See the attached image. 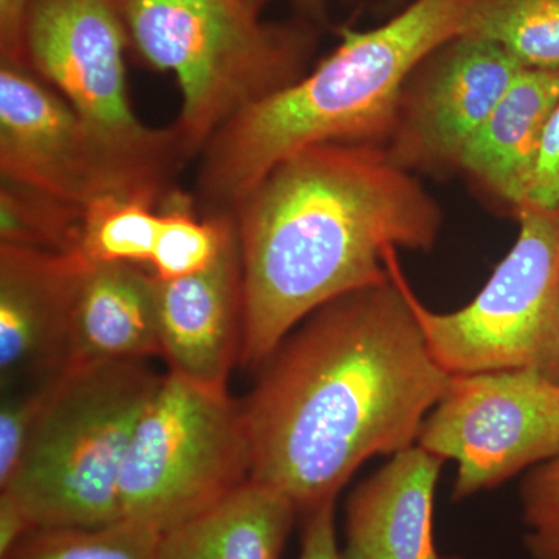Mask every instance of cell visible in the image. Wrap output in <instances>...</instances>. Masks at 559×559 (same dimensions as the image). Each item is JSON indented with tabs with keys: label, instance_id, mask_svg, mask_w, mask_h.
<instances>
[{
	"label": "cell",
	"instance_id": "1",
	"mask_svg": "<svg viewBox=\"0 0 559 559\" xmlns=\"http://www.w3.org/2000/svg\"><path fill=\"white\" fill-rule=\"evenodd\" d=\"M330 301L290 331L242 403L252 468L310 513L366 460L417 444L451 374L437 362L399 280Z\"/></svg>",
	"mask_w": 559,
	"mask_h": 559
},
{
	"label": "cell",
	"instance_id": "2",
	"mask_svg": "<svg viewBox=\"0 0 559 559\" xmlns=\"http://www.w3.org/2000/svg\"><path fill=\"white\" fill-rule=\"evenodd\" d=\"M245 323L240 366L259 371L319 308L390 280V249L429 250L436 200L378 145L326 143L278 164L234 210Z\"/></svg>",
	"mask_w": 559,
	"mask_h": 559
},
{
	"label": "cell",
	"instance_id": "3",
	"mask_svg": "<svg viewBox=\"0 0 559 559\" xmlns=\"http://www.w3.org/2000/svg\"><path fill=\"white\" fill-rule=\"evenodd\" d=\"M471 2L414 0L380 27L342 28L340 46L318 68L241 110L210 139L202 150V198L235 210L300 151L389 140L412 73L463 35Z\"/></svg>",
	"mask_w": 559,
	"mask_h": 559
},
{
	"label": "cell",
	"instance_id": "4",
	"mask_svg": "<svg viewBox=\"0 0 559 559\" xmlns=\"http://www.w3.org/2000/svg\"><path fill=\"white\" fill-rule=\"evenodd\" d=\"M130 39L178 80L175 124L183 156L202 151L253 103L301 79L312 50L305 27L261 20L252 0H119Z\"/></svg>",
	"mask_w": 559,
	"mask_h": 559
},
{
	"label": "cell",
	"instance_id": "5",
	"mask_svg": "<svg viewBox=\"0 0 559 559\" xmlns=\"http://www.w3.org/2000/svg\"><path fill=\"white\" fill-rule=\"evenodd\" d=\"M162 380L148 360L70 367L20 468L0 491L20 503L35 530L94 528L121 520V468Z\"/></svg>",
	"mask_w": 559,
	"mask_h": 559
},
{
	"label": "cell",
	"instance_id": "6",
	"mask_svg": "<svg viewBox=\"0 0 559 559\" xmlns=\"http://www.w3.org/2000/svg\"><path fill=\"white\" fill-rule=\"evenodd\" d=\"M520 235L469 305L433 312L419 301L390 249L399 280L430 353L450 374L530 370L559 384V209L525 204Z\"/></svg>",
	"mask_w": 559,
	"mask_h": 559
},
{
	"label": "cell",
	"instance_id": "7",
	"mask_svg": "<svg viewBox=\"0 0 559 559\" xmlns=\"http://www.w3.org/2000/svg\"><path fill=\"white\" fill-rule=\"evenodd\" d=\"M245 407L227 390L164 374L140 415L119 481L121 518L162 535L250 479Z\"/></svg>",
	"mask_w": 559,
	"mask_h": 559
},
{
	"label": "cell",
	"instance_id": "8",
	"mask_svg": "<svg viewBox=\"0 0 559 559\" xmlns=\"http://www.w3.org/2000/svg\"><path fill=\"white\" fill-rule=\"evenodd\" d=\"M130 33L119 0H35L25 25L28 69L123 159L167 178L180 156L175 128L142 124L127 91Z\"/></svg>",
	"mask_w": 559,
	"mask_h": 559
},
{
	"label": "cell",
	"instance_id": "9",
	"mask_svg": "<svg viewBox=\"0 0 559 559\" xmlns=\"http://www.w3.org/2000/svg\"><path fill=\"white\" fill-rule=\"evenodd\" d=\"M418 447L457 463L452 498L499 487L559 452V384L530 370L451 374Z\"/></svg>",
	"mask_w": 559,
	"mask_h": 559
},
{
	"label": "cell",
	"instance_id": "10",
	"mask_svg": "<svg viewBox=\"0 0 559 559\" xmlns=\"http://www.w3.org/2000/svg\"><path fill=\"white\" fill-rule=\"evenodd\" d=\"M0 176L86 207L110 194H165L164 176L114 153L33 70L0 68Z\"/></svg>",
	"mask_w": 559,
	"mask_h": 559
},
{
	"label": "cell",
	"instance_id": "11",
	"mask_svg": "<svg viewBox=\"0 0 559 559\" xmlns=\"http://www.w3.org/2000/svg\"><path fill=\"white\" fill-rule=\"evenodd\" d=\"M527 66L476 36H459L412 73L389 159L404 170L459 164L463 150Z\"/></svg>",
	"mask_w": 559,
	"mask_h": 559
},
{
	"label": "cell",
	"instance_id": "12",
	"mask_svg": "<svg viewBox=\"0 0 559 559\" xmlns=\"http://www.w3.org/2000/svg\"><path fill=\"white\" fill-rule=\"evenodd\" d=\"M91 264L76 249L0 245L2 392L69 369L73 310Z\"/></svg>",
	"mask_w": 559,
	"mask_h": 559
},
{
	"label": "cell",
	"instance_id": "13",
	"mask_svg": "<svg viewBox=\"0 0 559 559\" xmlns=\"http://www.w3.org/2000/svg\"><path fill=\"white\" fill-rule=\"evenodd\" d=\"M156 285L162 359L168 371L227 390L230 371L240 364L245 323L237 223L207 270L167 282L156 278Z\"/></svg>",
	"mask_w": 559,
	"mask_h": 559
},
{
	"label": "cell",
	"instance_id": "14",
	"mask_svg": "<svg viewBox=\"0 0 559 559\" xmlns=\"http://www.w3.org/2000/svg\"><path fill=\"white\" fill-rule=\"evenodd\" d=\"M443 463L414 444L364 480L348 499L342 559H444L433 540Z\"/></svg>",
	"mask_w": 559,
	"mask_h": 559
},
{
	"label": "cell",
	"instance_id": "15",
	"mask_svg": "<svg viewBox=\"0 0 559 559\" xmlns=\"http://www.w3.org/2000/svg\"><path fill=\"white\" fill-rule=\"evenodd\" d=\"M162 358L157 285L139 264H91L81 283L70 367Z\"/></svg>",
	"mask_w": 559,
	"mask_h": 559
},
{
	"label": "cell",
	"instance_id": "16",
	"mask_svg": "<svg viewBox=\"0 0 559 559\" xmlns=\"http://www.w3.org/2000/svg\"><path fill=\"white\" fill-rule=\"evenodd\" d=\"M559 105L558 68H525L473 135L457 167L520 210L527 204L544 132Z\"/></svg>",
	"mask_w": 559,
	"mask_h": 559
},
{
	"label": "cell",
	"instance_id": "17",
	"mask_svg": "<svg viewBox=\"0 0 559 559\" xmlns=\"http://www.w3.org/2000/svg\"><path fill=\"white\" fill-rule=\"evenodd\" d=\"M297 513L285 496L249 479L164 533L157 559H280Z\"/></svg>",
	"mask_w": 559,
	"mask_h": 559
},
{
	"label": "cell",
	"instance_id": "18",
	"mask_svg": "<svg viewBox=\"0 0 559 559\" xmlns=\"http://www.w3.org/2000/svg\"><path fill=\"white\" fill-rule=\"evenodd\" d=\"M165 194H110L84 207L79 248L91 263L150 266Z\"/></svg>",
	"mask_w": 559,
	"mask_h": 559
},
{
	"label": "cell",
	"instance_id": "19",
	"mask_svg": "<svg viewBox=\"0 0 559 559\" xmlns=\"http://www.w3.org/2000/svg\"><path fill=\"white\" fill-rule=\"evenodd\" d=\"M463 35L498 44L527 68H558L559 0H473Z\"/></svg>",
	"mask_w": 559,
	"mask_h": 559
},
{
	"label": "cell",
	"instance_id": "20",
	"mask_svg": "<svg viewBox=\"0 0 559 559\" xmlns=\"http://www.w3.org/2000/svg\"><path fill=\"white\" fill-rule=\"evenodd\" d=\"M159 209V234L150 264L154 277L167 282L207 270L229 237L234 213L198 218L193 200L178 190L167 191Z\"/></svg>",
	"mask_w": 559,
	"mask_h": 559
},
{
	"label": "cell",
	"instance_id": "21",
	"mask_svg": "<svg viewBox=\"0 0 559 559\" xmlns=\"http://www.w3.org/2000/svg\"><path fill=\"white\" fill-rule=\"evenodd\" d=\"M84 207L2 179L0 245L68 252L79 248Z\"/></svg>",
	"mask_w": 559,
	"mask_h": 559
},
{
	"label": "cell",
	"instance_id": "22",
	"mask_svg": "<svg viewBox=\"0 0 559 559\" xmlns=\"http://www.w3.org/2000/svg\"><path fill=\"white\" fill-rule=\"evenodd\" d=\"M162 533L121 520L94 528L36 530L2 559H157Z\"/></svg>",
	"mask_w": 559,
	"mask_h": 559
},
{
	"label": "cell",
	"instance_id": "23",
	"mask_svg": "<svg viewBox=\"0 0 559 559\" xmlns=\"http://www.w3.org/2000/svg\"><path fill=\"white\" fill-rule=\"evenodd\" d=\"M62 373L47 380L3 390L0 400V488L13 479L39 418Z\"/></svg>",
	"mask_w": 559,
	"mask_h": 559
},
{
	"label": "cell",
	"instance_id": "24",
	"mask_svg": "<svg viewBox=\"0 0 559 559\" xmlns=\"http://www.w3.org/2000/svg\"><path fill=\"white\" fill-rule=\"evenodd\" d=\"M527 204L540 209H559V105L544 132Z\"/></svg>",
	"mask_w": 559,
	"mask_h": 559
},
{
	"label": "cell",
	"instance_id": "25",
	"mask_svg": "<svg viewBox=\"0 0 559 559\" xmlns=\"http://www.w3.org/2000/svg\"><path fill=\"white\" fill-rule=\"evenodd\" d=\"M334 502L326 500L308 514L297 559H342L334 524Z\"/></svg>",
	"mask_w": 559,
	"mask_h": 559
},
{
	"label": "cell",
	"instance_id": "26",
	"mask_svg": "<svg viewBox=\"0 0 559 559\" xmlns=\"http://www.w3.org/2000/svg\"><path fill=\"white\" fill-rule=\"evenodd\" d=\"M35 0H0V53L2 64L27 68L25 25Z\"/></svg>",
	"mask_w": 559,
	"mask_h": 559
},
{
	"label": "cell",
	"instance_id": "27",
	"mask_svg": "<svg viewBox=\"0 0 559 559\" xmlns=\"http://www.w3.org/2000/svg\"><path fill=\"white\" fill-rule=\"evenodd\" d=\"M36 532L25 511L7 492L0 491V559Z\"/></svg>",
	"mask_w": 559,
	"mask_h": 559
},
{
	"label": "cell",
	"instance_id": "28",
	"mask_svg": "<svg viewBox=\"0 0 559 559\" xmlns=\"http://www.w3.org/2000/svg\"><path fill=\"white\" fill-rule=\"evenodd\" d=\"M259 9H263L270 0H252ZM299 9L307 11V13L316 14L319 16L325 7V0H293Z\"/></svg>",
	"mask_w": 559,
	"mask_h": 559
}]
</instances>
